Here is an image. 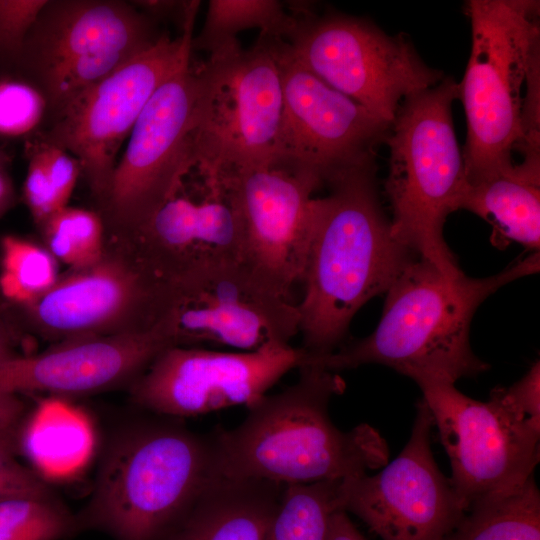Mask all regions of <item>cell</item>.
<instances>
[{"mask_svg": "<svg viewBox=\"0 0 540 540\" xmlns=\"http://www.w3.org/2000/svg\"><path fill=\"white\" fill-rule=\"evenodd\" d=\"M372 159L332 181L314 199L309 242L297 303L299 333L310 356L342 346L350 322L370 299L386 293L413 252L392 235Z\"/></svg>", "mask_w": 540, "mask_h": 540, "instance_id": "obj_1", "label": "cell"}, {"mask_svg": "<svg viewBox=\"0 0 540 540\" xmlns=\"http://www.w3.org/2000/svg\"><path fill=\"white\" fill-rule=\"evenodd\" d=\"M536 251L484 278L444 276L433 264L412 258L386 291L383 313L367 337L323 356L307 355L304 365L328 371L381 364L418 385L455 382L489 368L470 346V324L478 306L499 288L539 271Z\"/></svg>", "mask_w": 540, "mask_h": 540, "instance_id": "obj_2", "label": "cell"}, {"mask_svg": "<svg viewBox=\"0 0 540 540\" xmlns=\"http://www.w3.org/2000/svg\"><path fill=\"white\" fill-rule=\"evenodd\" d=\"M283 391L249 405L235 428L213 431L219 478L282 485L342 480L388 463L385 439L363 423L349 431L330 419L331 398L345 382L335 372L303 365Z\"/></svg>", "mask_w": 540, "mask_h": 540, "instance_id": "obj_3", "label": "cell"}, {"mask_svg": "<svg viewBox=\"0 0 540 540\" xmlns=\"http://www.w3.org/2000/svg\"><path fill=\"white\" fill-rule=\"evenodd\" d=\"M127 425L107 443L91 494L74 513L75 536L161 540L219 479L212 434L156 415Z\"/></svg>", "mask_w": 540, "mask_h": 540, "instance_id": "obj_4", "label": "cell"}, {"mask_svg": "<svg viewBox=\"0 0 540 540\" xmlns=\"http://www.w3.org/2000/svg\"><path fill=\"white\" fill-rule=\"evenodd\" d=\"M456 99L458 83L448 76L406 96L384 140L390 153L385 190L392 235L449 279L463 272L443 227L448 215L460 209L468 188L452 119Z\"/></svg>", "mask_w": 540, "mask_h": 540, "instance_id": "obj_5", "label": "cell"}, {"mask_svg": "<svg viewBox=\"0 0 540 540\" xmlns=\"http://www.w3.org/2000/svg\"><path fill=\"white\" fill-rule=\"evenodd\" d=\"M469 61L458 83L467 122L462 151L468 184L512 167L527 145L523 88L539 71V2L470 0Z\"/></svg>", "mask_w": 540, "mask_h": 540, "instance_id": "obj_6", "label": "cell"}, {"mask_svg": "<svg viewBox=\"0 0 540 540\" xmlns=\"http://www.w3.org/2000/svg\"><path fill=\"white\" fill-rule=\"evenodd\" d=\"M162 34L156 20L133 3L47 0L14 67L43 96L46 116L150 48Z\"/></svg>", "mask_w": 540, "mask_h": 540, "instance_id": "obj_7", "label": "cell"}, {"mask_svg": "<svg viewBox=\"0 0 540 540\" xmlns=\"http://www.w3.org/2000/svg\"><path fill=\"white\" fill-rule=\"evenodd\" d=\"M285 41L305 68L389 123L406 96L445 77L422 60L408 37L340 12L302 13Z\"/></svg>", "mask_w": 540, "mask_h": 540, "instance_id": "obj_8", "label": "cell"}, {"mask_svg": "<svg viewBox=\"0 0 540 540\" xmlns=\"http://www.w3.org/2000/svg\"><path fill=\"white\" fill-rule=\"evenodd\" d=\"M156 320L166 324L176 346L254 351L290 344L299 333L297 304L245 260L164 279Z\"/></svg>", "mask_w": 540, "mask_h": 540, "instance_id": "obj_9", "label": "cell"}, {"mask_svg": "<svg viewBox=\"0 0 540 540\" xmlns=\"http://www.w3.org/2000/svg\"><path fill=\"white\" fill-rule=\"evenodd\" d=\"M196 165L210 171L277 163L283 93L273 37L209 55Z\"/></svg>", "mask_w": 540, "mask_h": 540, "instance_id": "obj_10", "label": "cell"}, {"mask_svg": "<svg viewBox=\"0 0 540 540\" xmlns=\"http://www.w3.org/2000/svg\"><path fill=\"white\" fill-rule=\"evenodd\" d=\"M203 84L191 54L156 89L139 115L103 203L133 233L195 167Z\"/></svg>", "mask_w": 540, "mask_h": 540, "instance_id": "obj_11", "label": "cell"}, {"mask_svg": "<svg viewBox=\"0 0 540 540\" xmlns=\"http://www.w3.org/2000/svg\"><path fill=\"white\" fill-rule=\"evenodd\" d=\"M193 24L150 48L43 118L36 137L73 155L92 192L105 199L117 157L156 89L191 54Z\"/></svg>", "mask_w": 540, "mask_h": 540, "instance_id": "obj_12", "label": "cell"}, {"mask_svg": "<svg viewBox=\"0 0 540 540\" xmlns=\"http://www.w3.org/2000/svg\"><path fill=\"white\" fill-rule=\"evenodd\" d=\"M452 469L465 512L475 502L522 485L539 462L540 429L522 419L494 388L486 402L455 384L420 386Z\"/></svg>", "mask_w": 540, "mask_h": 540, "instance_id": "obj_13", "label": "cell"}, {"mask_svg": "<svg viewBox=\"0 0 540 540\" xmlns=\"http://www.w3.org/2000/svg\"><path fill=\"white\" fill-rule=\"evenodd\" d=\"M273 44L283 93L277 163L323 185L375 159L391 123L305 68L285 40Z\"/></svg>", "mask_w": 540, "mask_h": 540, "instance_id": "obj_14", "label": "cell"}, {"mask_svg": "<svg viewBox=\"0 0 540 540\" xmlns=\"http://www.w3.org/2000/svg\"><path fill=\"white\" fill-rule=\"evenodd\" d=\"M306 356L303 348L283 343L238 352L172 346L129 386L130 399L149 413L178 419L248 407Z\"/></svg>", "mask_w": 540, "mask_h": 540, "instance_id": "obj_15", "label": "cell"}, {"mask_svg": "<svg viewBox=\"0 0 540 540\" xmlns=\"http://www.w3.org/2000/svg\"><path fill=\"white\" fill-rule=\"evenodd\" d=\"M433 427L421 398L410 438L399 455L375 475L342 480L344 511L359 517L382 540H444L465 513L434 459Z\"/></svg>", "mask_w": 540, "mask_h": 540, "instance_id": "obj_16", "label": "cell"}, {"mask_svg": "<svg viewBox=\"0 0 540 540\" xmlns=\"http://www.w3.org/2000/svg\"><path fill=\"white\" fill-rule=\"evenodd\" d=\"M161 283L136 254L125 261L104 253L22 308L38 331L64 341L135 331L154 324Z\"/></svg>", "mask_w": 540, "mask_h": 540, "instance_id": "obj_17", "label": "cell"}, {"mask_svg": "<svg viewBox=\"0 0 540 540\" xmlns=\"http://www.w3.org/2000/svg\"><path fill=\"white\" fill-rule=\"evenodd\" d=\"M244 234V260L291 297L300 283L313 218L312 176L274 163L224 170Z\"/></svg>", "mask_w": 540, "mask_h": 540, "instance_id": "obj_18", "label": "cell"}, {"mask_svg": "<svg viewBox=\"0 0 540 540\" xmlns=\"http://www.w3.org/2000/svg\"><path fill=\"white\" fill-rule=\"evenodd\" d=\"M197 169L190 193L179 187L132 233L136 255L163 279L244 260L243 227L228 175Z\"/></svg>", "mask_w": 540, "mask_h": 540, "instance_id": "obj_19", "label": "cell"}, {"mask_svg": "<svg viewBox=\"0 0 540 540\" xmlns=\"http://www.w3.org/2000/svg\"><path fill=\"white\" fill-rule=\"evenodd\" d=\"M172 346L171 333L161 321L145 329L67 340L39 354L0 362V391L65 397L130 386Z\"/></svg>", "mask_w": 540, "mask_h": 540, "instance_id": "obj_20", "label": "cell"}, {"mask_svg": "<svg viewBox=\"0 0 540 540\" xmlns=\"http://www.w3.org/2000/svg\"><path fill=\"white\" fill-rule=\"evenodd\" d=\"M284 486L219 478L161 540H267Z\"/></svg>", "mask_w": 540, "mask_h": 540, "instance_id": "obj_21", "label": "cell"}, {"mask_svg": "<svg viewBox=\"0 0 540 540\" xmlns=\"http://www.w3.org/2000/svg\"><path fill=\"white\" fill-rule=\"evenodd\" d=\"M523 160L475 184H468L460 209L492 224L495 239L528 249L540 247V148L526 149Z\"/></svg>", "mask_w": 540, "mask_h": 540, "instance_id": "obj_22", "label": "cell"}, {"mask_svg": "<svg viewBox=\"0 0 540 540\" xmlns=\"http://www.w3.org/2000/svg\"><path fill=\"white\" fill-rule=\"evenodd\" d=\"M444 540H540V493L534 475L472 504Z\"/></svg>", "mask_w": 540, "mask_h": 540, "instance_id": "obj_23", "label": "cell"}, {"mask_svg": "<svg viewBox=\"0 0 540 540\" xmlns=\"http://www.w3.org/2000/svg\"><path fill=\"white\" fill-rule=\"evenodd\" d=\"M295 23L296 17L276 0H211L200 33L192 37L191 50L218 53L237 44L236 35L250 28L260 29V35L286 40Z\"/></svg>", "mask_w": 540, "mask_h": 540, "instance_id": "obj_24", "label": "cell"}, {"mask_svg": "<svg viewBox=\"0 0 540 540\" xmlns=\"http://www.w3.org/2000/svg\"><path fill=\"white\" fill-rule=\"evenodd\" d=\"M342 480L285 485L267 540H328Z\"/></svg>", "mask_w": 540, "mask_h": 540, "instance_id": "obj_25", "label": "cell"}, {"mask_svg": "<svg viewBox=\"0 0 540 540\" xmlns=\"http://www.w3.org/2000/svg\"><path fill=\"white\" fill-rule=\"evenodd\" d=\"M56 258L27 238H0V291L8 301L25 307L43 296L58 280Z\"/></svg>", "mask_w": 540, "mask_h": 540, "instance_id": "obj_26", "label": "cell"}, {"mask_svg": "<svg viewBox=\"0 0 540 540\" xmlns=\"http://www.w3.org/2000/svg\"><path fill=\"white\" fill-rule=\"evenodd\" d=\"M74 528V513L57 495L0 499V540H63Z\"/></svg>", "mask_w": 540, "mask_h": 540, "instance_id": "obj_27", "label": "cell"}, {"mask_svg": "<svg viewBox=\"0 0 540 540\" xmlns=\"http://www.w3.org/2000/svg\"><path fill=\"white\" fill-rule=\"evenodd\" d=\"M41 227L47 249L71 269L91 266L105 253L103 220L94 211L66 206Z\"/></svg>", "mask_w": 540, "mask_h": 540, "instance_id": "obj_28", "label": "cell"}, {"mask_svg": "<svg viewBox=\"0 0 540 540\" xmlns=\"http://www.w3.org/2000/svg\"><path fill=\"white\" fill-rule=\"evenodd\" d=\"M46 108L43 96L29 83L0 81V136L18 137L37 130Z\"/></svg>", "mask_w": 540, "mask_h": 540, "instance_id": "obj_29", "label": "cell"}, {"mask_svg": "<svg viewBox=\"0 0 540 540\" xmlns=\"http://www.w3.org/2000/svg\"><path fill=\"white\" fill-rule=\"evenodd\" d=\"M47 0H0V63L15 66Z\"/></svg>", "mask_w": 540, "mask_h": 540, "instance_id": "obj_30", "label": "cell"}, {"mask_svg": "<svg viewBox=\"0 0 540 540\" xmlns=\"http://www.w3.org/2000/svg\"><path fill=\"white\" fill-rule=\"evenodd\" d=\"M18 452L16 440L0 437V499L56 495L38 472L18 461Z\"/></svg>", "mask_w": 540, "mask_h": 540, "instance_id": "obj_31", "label": "cell"}, {"mask_svg": "<svg viewBox=\"0 0 540 540\" xmlns=\"http://www.w3.org/2000/svg\"><path fill=\"white\" fill-rule=\"evenodd\" d=\"M27 148L29 163L23 185V198L35 223L42 226L62 207L56 198L39 149L31 141Z\"/></svg>", "mask_w": 540, "mask_h": 540, "instance_id": "obj_32", "label": "cell"}, {"mask_svg": "<svg viewBox=\"0 0 540 540\" xmlns=\"http://www.w3.org/2000/svg\"><path fill=\"white\" fill-rule=\"evenodd\" d=\"M31 142L39 149L43 157L59 205L62 208L68 206L81 173L78 160L65 150L48 144L36 136Z\"/></svg>", "mask_w": 540, "mask_h": 540, "instance_id": "obj_33", "label": "cell"}, {"mask_svg": "<svg viewBox=\"0 0 540 540\" xmlns=\"http://www.w3.org/2000/svg\"><path fill=\"white\" fill-rule=\"evenodd\" d=\"M501 398L522 419L540 429V362L510 387H497Z\"/></svg>", "mask_w": 540, "mask_h": 540, "instance_id": "obj_34", "label": "cell"}, {"mask_svg": "<svg viewBox=\"0 0 540 540\" xmlns=\"http://www.w3.org/2000/svg\"><path fill=\"white\" fill-rule=\"evenodd\" d=\"M28 413L18 394L0 391V437L19 441Z\"/></svg>", "mask_w": 540, "mask_h": 540, "instance_id": "obj_35", "label": "cell"}, {"mask_svg": "<svg viewBox=\"0 0 540 540\" xmlns=\"http://www.w3.org/2000/svg\"><path fill=\"white\" fill-rule=\"evenodd\" d=\"M10 156L0 149V219L15 204L16 193L9 174Z\"/></svg>", "mask_w": 540, "mask_h": 540, "instance_id": "obj_36", "label": "cell"}, {"mask_svg": "<svg viewBox=\"0 0 540 540\" xmlns=\"http://www.w3.org/2000/svg\"><path fill=\"white\" fill-rule=\"evenodd\" d=\"M328 540H366L350 520L348 513L339 510L334 513Z\"/></svg>", "mask_w": 540, "mask_h": 540, "instance_id": "obj_37", "label": "cell"}, {"mask_svg": "<svg viewBox=\"0 0 540 540\" xmlns=\"http://www.w3.org/2000/svg\"><path fill=\"white\" fill-rule=\"evenodd\" d=\"M15 332L7 319L0 313V362L16 356L14 351Z\"/></svg>", "mask_w": 540, "mask_h": 540, "instance_id": "obj_38", "label": "cell"}]
</instances>
